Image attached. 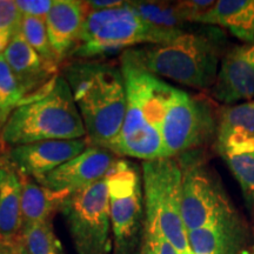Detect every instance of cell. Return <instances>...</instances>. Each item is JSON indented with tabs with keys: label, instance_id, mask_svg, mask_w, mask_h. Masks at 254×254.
<instances>
[{
	"label": "cell",
	"instance_id": "603a6c76",
	"mask_svg": "<svg viewBox=\"0 0 254 254\" xmlns=\"http://www.w3.org/2000/svg\"><path fill=\"white\" fill-rule=\"evenodd\" d=\"M237 182L239 183L247 204L254 205V151L222 154Z\"/></svg>",
	"mask_w": 254,
	"mask_h": 254
},
{
	"label": "cell",
	"instance_id": "d6a6232c",
	"mask_svg": "<svg viewBox=\"0 0 254 254\" xmlns=\"http://www.w3.org/2000/svg\"><path fill=\"white\" fill-rule=\"evenodd\" d=\"M9 43V39H7V38L0 36V52H4L6 47H7Z\"/></svg>",
	"mask_w": 254,
	"mask_h": 254
},
{
	"label": "cell",
	"instance_id": "ffe728a7",
	"mask_svg": "<svg viewBox=\"0 0 254 254\" xmlns=\"http://www.w3.org/2000/svg\"><path fill=\"white\" fill-rule=\"evenodd\" d=\"M132 8L153 26L172 31H185L187 24L179 4L167 1H129Z\"/></svg>",
	"mask_w": 254,
	"mask_h": 254
},
{
	"label": "cell",
	"instance_id": "30bf717a",
	"mask_svg": "<svg viewBox=\"0 0 254 254\" xmlns=\"http://www.w3.org/2000/svg\"><path fill=\"white\" fill-rule=\"evenodd\" d=\"M183 167L182 215L187 232L236 213L213 171L194 155H180Z\"/></svg>",
	"mask_w": 254,
	"mask_h": 254
},
{
	"label": "cell",
	"instance_id": "1f68e13d",
	"mask_svg": "<svg viewBox=\"0 0 254 254\" xmlns=\"http://www.w3.org/2000/svg\"><path fill=\"white\" fill-rule=\"evenodd\" d=\"M11 113H12V111L7 109V107H6L5 105L1 103V100H0V127H1V128L4 127L5 123L7 122L9 114Z\"/></svg>",
	"mask_w": 254,
	"mask_h": 254
},
{
	"label": "cell",
	"instance_id": "277c9868",
	"mask_svg": "<svg viewBox=\"0 0 254 254\" xmlns=\"http://www.w3.org/2000/svg\"><path fill=\"white\" fill-rule=\"evenodd\" d=\"M132 50L142 66L157 77L207 90L217 80L224 37L215 28L185 31L170 41Z\"/></svg>",
	"mask_w": 254,
	"mask_h": 254
},
{
	"label": "cell",
	"instance_id": "484cf974",
	"mask_svg": "<svg viewBox=\"0 0 254 254\" xmlns=\"http://www.w3.org/2000/svg\"><path fill=\"white\" fill-rule=\"evenodd\" d=\"M23 17L15 1L0 0V36L11 40L20 32Z\"/></svg>",
	"mask_w": 254,
	"mask_h": 254
},
{
	"label": "cell",
	"instance_id": "5b68a950",
	"mask_svg": "<svg viewBox=\"0 0 254 254\" xmlns=\"http://www.w3.org/2000/svg\"><path fill=\"white\" fill-rule=\"evenodd\" d=\"M184 32L153 26L136 13L129 1H125L118 7L90 12L71 57L82 60L104 58L140 44L157 45L170 41Z\"/></svg>",
	"mask_w": 254,
	"mask_h": 254
},
{
	"label": "cell",
	"instance_id": "ac0fdd59",
	"mask_svg": "<svg viewBox=\"0 0 254 254\" xmlns=\"http://www.w3.org/2000/svg\"><path fill=\"white\" fill-rule=\"evenodd\" d=\"M196 24L224 27L245 44H254V0H219Z\"/></svg>",
	"mask_w": 254,
	"mask_h": 254
},
{
	"label": "cell",
	"instance_id": "ba28073f",
	"mask_svg": "<svg viewBox=\"0 0 254 254\" xmlns=\"http://www.w3.org/2000/svg\"><path fill=\"white\" fill-rule=\"evenodd\" d=\"M59 212L65 219L75 254H112L106 178L69 194Z\"/></svg>",
	"mask_w": 254,
	"mask_h": 254
},
{
	"label": "cell",
	"instance_id": "2e32d148",
	"mask_svg": "<svg viewBox=\"0 0 254 254\" xmlns=\"http://www.w3.org/2000/svg\"><path fill=\"white\" fill-rule=\"evenodd\" d=\"M90 12L86 1L55 0L45 20L51 45L60 62L69 58L77 47Z\"/></svg>",
	"mask_w": 254,
	"mask_h": 254
},
{
	"label": "cell",
	"instance_id": "836d02e7",
	"mask_svg": "<svg viewBox=\"0 0 254 254\" xmlns=\"http://www.w3.org/2000/svg\"><path fill=\"white\" fill-rule=\"evenodd\" d=\"M243 254H254V245H250L245 251H244Z\"/></svg>",
	"mask_w": 254,
	"mask_h": 254
},
{
	"label": "cell",
	"instance_id": "e0dca14e",
	"mask_svg": "<svg viewBox=\"0 0 254 254\" xmlns=\"http://www.w3.org/2000/svg\"><path fill=\"white\" fill-rule=\"evenodd\" d=\"M21 230V178L6 157L0 158V240L13 239Z\"/></svg>",
	"mask_w": 254,
	"mask_h": 254
},
{
	"label": "cell",
	"instance_id": "5bb4252c",
	"mask_svg": "<svg viewBox=\"0 0 254 254\" xmlns=\"http://www.w3.org/2000/svg\"><path fill=\"white\" fill-rule=\"evenodd\" d=\"M187 236L192 254H243L250 246L249 228L237 212Z\"/></svg>",
	"mask_w": 254,
	"mask_h": 254
},
{
	"label": "cell",
	"instance_id": "f1b7e54d",
	"mask_svg": "<svg viewBox=\"0 0 254 254\" xmlns=\"http://www.w3.org/2000/svg\"><path fill=\"white\" fill-rule=\"evenodd\" d=\"M15 4L23 15L45 19L55 4V0H17Z\"/></svg>",
	"mask_w": 254,
	"mask_h": 254
},
{
	"label": "cell",
	"instance_id": "4316f807",
	"mask_svg": "<svg viewBox=\"0 0 254 254\" xmlns=\"http://www.w3.org/2000/svg\"><path fill=\"white\" fill-rule=\"evenodd\" d=\"M214 0H186L178 1L186 23H198L202 15L215 5Z\"/></svg>",
	"mask_w": 254,
	"mask_h": 254
},
{
	"label": "cell",
	"instance_id": "7a4b0ae2",
	"mask_svg": "<svg viewBox=\"0 0 254 254\" xmlns=\"http://www.w3.org/2000/svg\"><path fill=\"white\" fill-rule=\"evenodd\" d=\"M63 75L80 112L90 145L113 152L127 105L120 64L78 59L63 68Z\"/></svg>",
	"mask_w": 254,
	"mask_h": 254
},
{
	"label": "cell",
	"instance_id": "9a60e30c",
	"mask_svg": "<svg viewBox=\"0 0 254 254\" xmlns=\"http://www.w3.org/2000/svg\"><path fill=\"white\" fill-rule=\"evenodd\" d=\"M2 55L17 79L24 99L43 90L57 75L58 67L41 58L26 43L20 32L9 40Z\"/></svg>",
	"mask_w": 254,
	"mask_h": 254
},
{
	"label": "cell",
	"instance_id": "6da1fadb",
	"mask_svg": "<svg viewBox=\"0 0 254 254\" xmlns=\"http://www.w3.org/2000/svg\"><path fill=\"white\" fill-rule=\"evenodd\" d=\"M126 85V113L113 153L142 161L165 158L161 126L173 86L146 69L133 50L120 56Z\"/></svg>",
	"mask_w": 254,
	"mask_h": 254
},
{
	"label": "cell",
	"instance_id": "f546056e",
	"mask_svg": "<svg viewBox=\"0 0 254 254\" xmlns=\"http://www.w3.org/2000/svg\"><path fill=\"white\" fill-rule=\"evenodd\" d=\"M0 254H28L18 236L13 239L0 240Z\"/></svg>",
	"mask_w": 254,
	"mask_h": 254
},
{
	"label": "cell",
	"instance_id": "4dcf8cb0",
	"mask_svg": "<svg viewBox=\"0 0 254 254\" xmlns=\"http://www.w3.org/2000/svg\"><path fill=\"white\" fill-rule=\"evenodd\" d=\"M86 4L91 12H98L104 11V9L118 7V6L125 4V1H122V0H88Z\"/></svg>",
	"mask_w": 254,
	"mask_h": 254
},
{
	"label": "cell",
	"instance_id": "d4e9b609",
	"mask_svg": "<svg viewBox=\"0 0 254 254\" xmlns=\"http://www.w3.org/2000/svg\"><path fill=\"white\" fill-rule=\"evenodd\" d=\"M23 99L24 95L19 88L17 79L2 55V59L0 60V100L7 109L13 111Z\"/></svg>",
	"mask_w": 254,
	"mask_h": 254
},
{
	"label": "cell",
	"instance_id": "8fae6325",
	"mask_svg": "<svg viewBox=\"0 0 254 254\" xmlns=\"http://www.w3.org/2000/svg\"><path fill=\"white\" fill-rule=\"evenodd\" d=\"M119 159L107 148L88 146L78 157L46 176L38 178L36 182L55 192L73 194L105 179Z\"/></svg>",
	"mask_w": 254,
	"mask_h": 254
},
{
	"label": "cell",
	"instance_id": "3957f363",
	"mask_svg": "<svg viewBox=\"0 0 254 254\" xmlns=\"http://www.w3.org/2000/svg\"><path fill=\"white\" fill-rule=\"evenodd\" d=\"M86 138V129L67 80L57 74L43 90L25 98L1 128L4 144Z\"/></svg>",
	"mask_w": 254,
	"mask_h": 254
},
{
	"label": "cell",
	"instance_id": "e575fe53",
	"mask_svg": "<svg viewBox=\"0 0 254 254\" xmlns=\"http://www.w3.org/2000/svg\"><path fill=\"white\" fill-rule=\"evenodd\" d=\"M2 59V52H0V60Z\"/></svg>",
	"mask_w": 254,
	"mask_h": 254
},
{
	"label": "cell",
	"instance_id": "52a82bcc",
	"mask_svg": "<svg viewBox=\"0 0 254 254\" xmlns=\"http://www.w3.org/2000/svg\"><path fill=\"white\" fill-rule=\"evenodd\" d=\"M110 198L112 254H140L145 237L141 168L120 158L106 177Z\"/></svg>",
	"mask_w": 254,
	"mask_h": 254
},
{
	"label": "cell",
	"instance_id": "8992f818",
	"mask_svg": "<svg viewBox=\"0 0 254 254\" xmlns=\"http://www.w3.org/2000/svg\"><path fill=\"white\" fill-rule=\"evenodd\" d=\"M145 232L172 244L182 254H192L182 215L183 167L179 158L142 161Z\"/></svg>",
	"mask_w": 254,
	"mask_h": 254
},
{
	"label": "cell",
	"instance_id": "9c48e42d",
	"mask_svg": "<svg viewBox=\"0 0 254 254\" xmlns=\"http://www.w3.org/2000/svg\"><path fill=\"white\" fill-rule=\"evenodd\" d=\"M217 126L207 100L174 87L161 126L165 158H178L207 144L215 138Z\"/></svg>",
	"mask_w": 254,
	"mask_h": 254
},
{
	"label": "cell",
	"instance_id": "83f0119b",
	"mask_svg": "<svg viewBox=\"0 0 254 254\" xmlns=\"http://www.w3.org/2000/svg\"><path fill=\"white\" fill-rule=\"evenodd\" d=\"M140 254H182L164 238L145 232Z\"/></svg>",
	"mask_w": 254,
	"mask_h": 254
},
{
	"label": "cell",
	"instance_id": "7402d4cb",
	"mask_svg": "<svg viewBox=\"0 0 254 254\" xmlns=\"http://www.w3.org/2000/svg\"><path fill=\"white\" fill-rule=\"evenodd\" d=\"M20 34L26 40L28 45L36 51L46 63L58 67L62 62L51 45L45 19L24 15L20 26Z\"/></svg>",
	"mask_w": 254,
	"mask_h": 254
},
{
	"label": "cell",
	"instance_id": "7c38bea8",
	"mask_svg": "<svg viewBox=\"0 0 254 254\" xmlns=\"http://www.w3.org/2000/svg\"><path fill=\"white\" fill-rule=\"evenodd\" d=\"M88 146L87 138L44 140L11 147L7 158L19 174L36 180L78 157Z\"/></svg>",
	"mask_w": 254,
	"mask_h": 254
},
{
	"label": "cell",
	"instance_id": "44dd1931",
	"mask_svg": "<svg viewBox=\"0 0 254 254\" xmlns=\"http://www.w3.org/2000/svg\"><path fill=\"white\" fill-rule=\"evenodd\" d=\"M18 238L28 254H63L52 220L23 226Z\"/></svg>",
	"mask_w": 254,
	"mask_h": 254
},
{
	"label": "cell",
	"instance_id": "d6986e66",
	"mask_svg": "<svg viewBox=\"0 0 254 254\" xmlns=\"http://www.w3.org/2000/svg\"><path fill=\"white\" fill-rule=\"evenodd\" d=\"M21 227L52 220L69 194L41 186L30 177L21 176Z\"/></svg>",
	"mask_w": 254,
	"mask_h": 254
},
{
	"label": "cell",
	"instance_id": "cb8c5ba5",
	"mask_svg": "<svg viewBox=\"0 0 254 254\" xmlns=\"http://www.w3.org/2000/svg\"><path fill=\"white\" fill-rule=\"evenodd\" d=\"M217 129H232L254 134V100L224 107L218 116Z\"/></svg>",
	"mask_w": 254,
	"mask_h": 254
},
{
	"label": "cell",
	"instance_id": "4fadbf2b",
	"mask_svg": "<svg viewBox=\"0 0 254 254\" xmlns=\"http://www.w3.org/2000/svg\"><path fill=\"white\" fill-rule=\"evenodd\" d=\"M211 94L225 105L254 98V44H240L225 53Z\"/></svg>",
	"mask_w": 254,
	"mask_h": 254
}]
</instances>
